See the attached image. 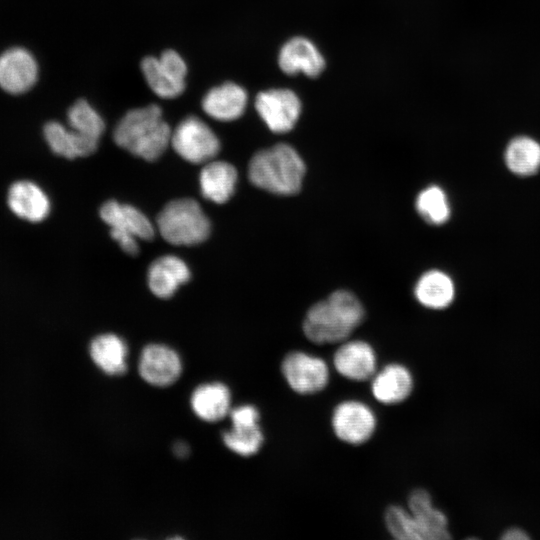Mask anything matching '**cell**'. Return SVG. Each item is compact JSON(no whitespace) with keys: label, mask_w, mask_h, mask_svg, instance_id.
<instances>
[{"label":"cell","mask_w":540,"mask_h":540,"mask_svg":"<svg viewBox=\"0 0 540 540\" xmlns=\"http://www.w3.org/2000/svg\"><path fill=\"white\" fill-rule=\"evenodd\" d=\"M364 315V308L353 293L338 290L310 307L302 328L307 339L315 344L340 343L362 323Z\"/></svg>","instance_id":"cell-1"},{"label":"cell","mask_w":540,"mask_h":540,"mask_svg":"<svg viewBox=\"0 0 540 540\" xmlns=\"http://www.w3.org/2000/svg\"><path fill=\"white\" fill-rule=\"evenodd\" d=\"M172 130L159 106L151 104L128 111L113 132L114 142L146 161H155L171 142Z\"/></svg>","instance_id":"cell-2"},{"label":"cell","mask_w":540,"mask_h":540,"mask_svg":"<svg viewBox=\"0 0 540 540\" xmlns=\"http://www.w3.org/2000/svg\"><path fill=\"white\" fill-rule=\"evenodd\" d=\"M305 164L290 145L280 143L255 153L248 165V177L256 187L279 195L297 193Z\"/></svg>","instance_id":"cell-3"},{"label":"cell","mask_w":540,"mask_h":540,"mask_svg":"<svg viewBox=\"0 0 540 540\" xmlns=\"http://www.w3.org/2000/svg\"><path fill=\"white\" fill-rule=\"evenodd\" d=\"M162 238L172 245L191 246L210 234V221L197 201L180 198L168 202L157 216Z\"/></svg>","instance_id":"cell-4"},{"label":"cell","mask_w":540,"mask_h":540,"mask_svg":"<svg viewBox=\"0 0 540 540\" xmlns=\"http://www.w3.org/2000/svg\"><path fill=\"white\" fill-rule=\"evenodd\" d=\"M170 144L180 157L193 164L211 161L220 150L214 131L196 116L179 122L172 131Z\"/></svg>","instance_id":"cell-5"},{"label":"cell","mask_w":540,"mask_h":540,"mask_svg":"<svg viewBox=\"0 0 540 540\" xmlns=\"http://www.w3.org/2000/svg\"><path fill=\"white\" fill-rule=\"evenodd\" d=\"M141 71L150 89L161 98H176L185 89L187 66L174 50H166L158 58L145 57Z\"/></svg>","instance_id":"cell-6"},{"label":"cell","mask_w":540,"mask_h":540,"mask_svg":"<svg viewBox=\"0 0 540 540\" xmlns=\"http://www.w3.org/2000/svg\"><path fill=\"white\" fill-rule=\"evenodd\" d=\"M281 372L287 385L300 395L322 391L330 379L327 363L322 358L303 351L288 353L282 360Z\"/></svg>","instance_id":"cell-7"},{"label":"cell","mask_w":540,"mask_h":540,"mask_svg":"<svg viewBox=\"0 0 540 540\" xmlns=\"http://www.w3.org/2000/svg\"><path fill=\"white\" fill-rule=\"evenodd\" d=\"M331 425L340 441L350 445H361L373 436L377 419L367 404L358 400H345L335 406Z\"/></svg>","instance_id":"cell-8"},{"label":"cell","mask_w":540,"mask_h":540,"mask_svg":"<svg viewBox=\"0 0 540 540\" xmlns=\"http://www.w3.org/2000/svg\"><path fill=\"white\" fill-rule=\"evenodd\" d=\"M255 109L272 132L286 133L300 117L301 101L290 89L274 88L258 93Z\"/></svg>","instance_id":"cell-9"},{"label":"cell","mask_w":540,"mask_h":540,"mask_svg":"<svg viewBox=\"0 0 540 540\" xmlns=\"http://www.w3.org/2000/svg\"><path fill=\"white\" fill-rule=\"evenodd\" d=\"M139 374L144 381L156 387H167L178 380L182 372L179 355L163 344H149L141 352Z\"/></svg>","instance_id":"cell-10"},{"label":"cell","mask_w":540,"mask_h":540,"mask_svg":"<svg viewBox=\"0 0 540 540\" xmlns=\"http://www.w3.org/2000/svg\"><path fill=\"white\" fill-rule=\"evenodd\" d=\"M333 366L339 375L348 380L367 381L377 371V356L373 347L365 341H343L333 355Z\"/></svg>","instance_id":"cell-11"},{"label":"cell","mask_w":540,"mask_h":540,"mask_svg":"<svg viewBox=\"0 0 540 540\" xmlns=\"http://www.w3.org/2000/svg\"><path fill=\"white\" fill-rule=\"evenodd\" d=\"M278 64L287 75L302 73L307 77H317L325 68V59L313 42L296 36L281 47Z\"/></svg>","instance_id":"cell-12"},{"label":"cell","mask_w":540,"mask_h":540,"mask_svg":"<svg viewBox=\"0 0 540 540\" xmlns=\"http://www.w3.org/2000/svg\"><path fill=\"white\" fill-rule=\"evenodd\" d=\"M38 75L34 57L22 48H13L0 56V86L12 94L29 90Z\"/></svg>","instance_id":"cell-13"},{"label":"cell","mask_w":540,"mask_h":540,"mask_svg":"<svg viewBox=\"0 0 540 540\" xmlns=\"http://www.w3.org/2000/svg\"><path fill=\"white\" fill-rule=\"evenodd\" d=\"M414 386L410 370L400 363H390L377 370L371 378V393L384 405L404 402Z\"/></svg>","instance_id":"cell-14"},{"label":"cell","mask_w":540,"mask_h":540,"mask_svg":"<svg viewBox=\"0 0 540 540\" xmlns=\"http://www.w3.org/2000/svg\"><path fill=\"white\" fill-rule=\"evenodd\" d=\"M407 509L418 527L421 540H446L450 538L445 514L436 509L428 491L413 490L407 501Z\"/></svg>","instance_id":"cell-15"},{"label":"cell","mask_w":540,"mask_h":540,"mask_svg":"<svg viewBox=\"0 0 540 540\" xmlns=\"http://www.w3.org/2000/svg\"><path fill=\"white\" fill-rule=\"evenodd\" d=\"M247 92L240 85L226 82L210 89L202 100L203 111L218 121H233L245 111Z\"/></svg>","instance_id":"cell-16"},{"label":"cell","mask_w":540,"mask_h":540,"mask_svg":"<svg viewBox=\"0 0 540 540\" xmlns=\"http://www.w3.org/2000/svg\"><path fill=\"white\" fill-rule=\"evenodd\" d=\"M191 276L189 267L179 257L165 255L155 259L148 269V285L159 298L171 297Z\"/></svg>","instance_id":"cell-17"},{"label":"cell","mask_w":540,"mask_h":540,"mask_svg":"<svg viewBox=\"0 0 540 540\" xmlns=\"http://www.w3.org/2000/svg\"><path fill=\"white\" fill-rule=\"evenodd\" d=\"M7 201L15 215L30 222H40L50 212L48 196L31 181L15 182L8 191Z\"/></svg>","instance_id":"cell-18"},{"label":"cell","mask_w":540,"mask_h":540,"mask_svg":"<svg viewBox=\"0 0 540 540\" xmlns=\"http://www.w3.org/2000/svg\"><path fill=\"white\" fill-rule=\"evenodd\" d=\"M100 217L110 228L127 232L138 239L151 240L154 237L151 221L132 205L109 200L101 206Z\"/></svg>","instance_id":"cell-19"},{"label":"cell","mask_w":540,"mask_h":540,"mask_svg":"<svg viewBox=\"0 0 540 540\" xmlns=\"http://www.w3.org/2000/svg\"><path fill=\"white\" fill-rule=\"evenodd\" d=\"M237 170L225 161H209L200 171V191L204 198L217 204L225 203L233 195Z\"/></svg>","instance_id":"cell-20"},{"label":"cell","mask_w":540,"mask_h":540,"mask_svg":"<svg viewBox=\"0 0 540 540\" xmlns=\"http://www.w3.org/2000/svg\"><path fill=\"white\" fill-rule=\"evenodd\" d=\"M45 139L51 150L67 159L86 157L93 154L99 140L82 135L59 122H49L44 127Z\"/></svg>","instance_id":"cell-21"},{"label":"cell","mask_w":540,"mask_h":540,"mask_svg":"<svg viewBox=\"0 0 540 540\" xmlns=\"http://www.w3.org/2000/svg\"><path fill=\"white\" fill-rule=\"evenodd\" d=\"M190 404L195 415L201 420L220 421L231 410L230 390L220 382L202 384L193 391Z\"/></svg>","instance_id":"cell-22"},{"label":"cell","mask_w":540,"mask_h":540,"mask_svg":"<svg viewBox=\"0 0 540 540\" xmlns=\"http://www.w3.org/2000/svg\"><path fill=\"white\" fill-rule=\"evenodd\" d=\"M89 353L95 365L107 375L119 376L127 371V345L122 338L113 333L93 338Z\"/></svg>","instance_id":"cell-23"},{"label":"cell","mask_w":540,"mask_h":540,"mask_svg":"<svg viewBox=\"0 0 540 540\" xmlns=\"http://www.w3.org/2000/svg\"><path fill=\"white\" fill-rule=\"evenodd\" d=\"M415 297L423 306L443 309L454 299L455 289L452 279L442 271L430 270L416 283Z\"/></svg>","instance_id":"cell-24"},{"label":"cell","mask_w":540,"mask_h":540,"mask_svg":"<svg viewBox=\"0 0 540 540\" xmlns=\"http://www.w3.org/2000/svg\"><path fill=\"white\" fill-rule=\"evenodd\" d=\"M508 169L519 176H531L540 169V143L521 135L511 139L505 149Z\"/></svg>","instance_id":"cell-25"},{"label":"cell","mask_w":540,"mask_h":540,"mask_svg":"<svg viewBox=\"0 0 540 540\" xmlns=\"http://www.w3.org/2000/svg\"><path fill=\"white\" fill-rule=\"evenodd\" d=\"M416 209L425 221L434 225L445 223L451 213L445 192L436 185L429 186L418 194Z\"/></svg>","instance_id":"cell-26"},{"label":"cell","mask_w":540,"mask_h":540,"mask_svg":"<svg viewBox=\"0 0 540 540\" xmlns=\"http://www.w3.org/2000/svg\"><path fill=\"white\" fill-rule=\"evenodd\" d=\"M70 128L87 137L99 140L105 129L100 114L85 100L76 101L68 110Z\"/></svg>","instance_id":"cell-27"},{"label":"cell","mask_w":540,"mask_h":540,"mask_svg":"<svg viewBox=\"0 0 540 540\" xmlns=\"http://www.w3.org/2000/svg\"><path fill=\"white\" fill-rule=\"evenodd\" d=\"M225 446L232 452L248 457L256 454L263 445L264 435L261 427L251 429L232 428L222 435Z\"/></svg>","instance_id":"cell-28"},{"label":"cell","mask_w":540,"mask_h":540,"mask_svg":"<svg viewBox=\"0 0 540 540\" xmlns=\"http://www.w3.org/2000/svg\"><path fill=\"white\" fill-rule=\"evenodd\" d=\"M388 532L398 540H421L418 527L407 508L389 506L384 514Z\"/></svg>","instance_id":"cell-29"},{"label":"cell","mask_w":540,"mask_h":540,"mask_svg":"<svg viewBox=\"0 0 540 540\" xmlns=\"http://www.w3.org/2000/svg\"><path fill=\"white\" fill-rule=\"evenodd\" d=\"M229 416L232 428L235 429H251L260 426V413L258 409L251 404L240 405L231 409Z\"/></svg>","instance_id":"cell-30"},{"label":"cell","mask_w":540,"mask_h":540,"mask_svg":"<svg viewBox=\"0 0 540 540\" xmlns=\"http://www.w3.org/2000/svg\"><path fill=\"white\" fill-rule=\"evenodd\" d=\"M110 235L117 242L120 248L127 254L134 256L139 252L138 242L135 236L118 230L110 228Z\"/></svg>","instance_id":"cell-31"},{"label":"cell","mask_w":540,"mask_h":540,"mask_svg":"<svg viewBox=\"0 0 540 540\" xmlns=\"http://www.w3.org/2000/svg\"><path fill=\"white\" fill-rule=\"evenodd\" d=\"M501 538L504 540H527L529 536L525 531L514 527L506 530Z\"/></svg>","instance_id":"cell-32"},{"label":"cell","mask_w":540,"mask_h":540,"mask_svg":"<svg viewBox=\"0 0 540 540\" xmlns=\"http://www.w3.org/2000/svg\"><path fill=\"white\" fill-rule=\"evenodd\" d=\"M188 452V446L183 442L176 443V445L174 446V453L179 457H185Z\"/></svg>","instance_id":"cell-33"}]
</instances>
